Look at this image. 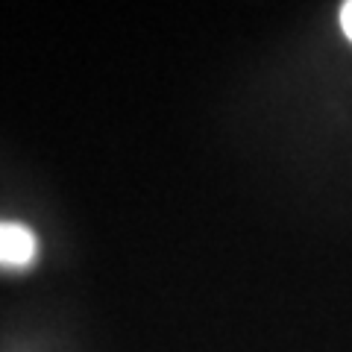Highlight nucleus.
<instances>
[{"label":"nucleus","instance_id":"1","mask_svg":"<svg viewBox=\"0 0 352 352\" xmlns=\"http://www.w3.org/2000/svg\"><path fill=\"white\" fill-rule=\"evenodd\" d=\"M38 261V235L27 223L0 220V267L24 270Z\"/></svg>","mask_w":352,"mask_h":352},{"label":"nucleus","instance_id":"2","mask_svg":"<svg viewBox=\"0 0 352 352\" xmlns=\"http://www.w3.org/2000/svg\"><path fill=\"white\" fill-rule=\"evenodd\" d=\"M340 27H344L346 38L352 41V0H349V3L340 6Z\"/></svg>","mask_w":352,"mask_h":352}]
</instances>
